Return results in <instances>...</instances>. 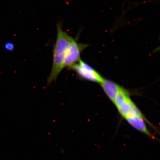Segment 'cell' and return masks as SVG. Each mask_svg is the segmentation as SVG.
I'll return each mask as SVG.
<instances>
[{
    "instance_id": "6da1fadb",
    "label": "cell",
    "mask_w": 160,
    "mask_h": 160,
    "mask_svg": "<svg viewBox=\"0 0 160 160\" xmlns=\"http://www.w3.org/2000/svg\"><path fill=\"white\" fill-rule=\"evenodd\" d=\"M62 25L61 22L57 24V39L53 47L52 66L48 79V84L55 81L64 68L66 55L73 38L63 31Z\"/></svg>"
},
{
    "instance_id": "7a4b0ae2",
    "label": "cell",
    "mask_w": 160,
    "mask_h": 160,
    "mask_svg": "<svg viewBox=\"0 0 160 160\" xmlns=\"http://www.w3.org/2000/svg\"><path fill=\"white\" fill-rule=\"evenodd\" d=\"M119 113L125 120L129 118H145L132 101L128 92L121 88L113 102Z\"/></svg>"
},
{
    "instance_id": "3957f363",
    "label": "cell",
    "mask_w": 160,
    "mask_h": 160,
    "mask_svg": "<svg viewBox=\"0 0 160 160\" xmlns=\"http://www.w3.org/2000/svg\"><path fill=\"white\" fill-rule=\"evenodd\" d=\"M82 78L101 84L104 79L97 71L85 62L80 60L71 68Z\"/></svg>"
},
{
    "instance_id": "277c9868",
    "label": "cell",
    "mask_w": 160,
    "mask_h": 160,
    "mask_svg": "<svg viewBox=\"0 0 160 160\" xmlns=\"http://www.w3.org/2000/svg\"><path fill=\"white\" fill-rule=\"evenodd\" d=\"M85 44L80 43L77 42V38H73L66 55L64 68H71L78 62L81 59V52L87 47Z\"/></svg>"
},
{
    "instance_id": "5b68a950",
    "label": "cell",
    "mask_w": 160,
    "mask_h": 160,
    "mask_svg": "<svg viewBox=\"0 0 160 160\" xmlns=\"http://www.w3.org/2000/svg\"><path fill=\"white\" fill-rule=\"evenodd\" d=\"M101 84L106 94L113 103L116 95L122 87L112 81L105 79Z\"/></svg>"
},
{
    "instance_id": "8992f818",
    "label": "cell",
    "mask_w": 160,
    "mask_h": 160,
    "mask_svg": "<svg viewBox=\"0 0 160 160\" xmlns=\"http://www.w3.org/2000/svg\"><path fill=\"white\" fill-rule=\"evenodd\" d=\"M5 47L7 51H12L14 49V45L11 42H8L5 44Z\"/></svg>"
}]
</instances>
